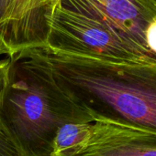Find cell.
Instances as JSON below:
<instances>
[{
    "mask_svg": "<svg viewBox=\"0 0 156 156\" xmlns=\"http://www.w3.org/2000/svg\"><path fill=\"white\" fill-rule=\"evenodd\" d=\"M77 105L156 133V58L102 59L47 46L21 51Z\"/></svg>",
    "mask_w": 156,
    "mask_h": 156,
    "instance_id": "obj_1",
    "label": "cell"
},
{
    "mask_svg": "<svg viewBox=\"0 0 156 156\" xmlns=\"http://www.w3.org/2000/svg\"><path fill=\"white\" fill-rule=\"evenodd\" d=\"M55 1H56V3H57V4H58V0H55Z\"/></svg>",
    "mask_w": 156,
    "mask_h": 156,
    "instance_id": "obj_10",
    "label": "cell"
},
{
    "mask_svg": "<svg viewBox=\"0 0 156 156\" xmlns=\"http://www.w3.org/2000/svg\"><path fill=\"white\" fill-rule=\"evenodd\" d=\"M93 121V119H92ZM69 122L56 133L51 156H69L87 135L91 122Z\"/></svg>",
    "mask_w": 156,
    "mask_h": 156,
    "instance_id": "obj_6",
    "label": "cell"
},
{
    "mask_svg": "<svg viewBox=\"0 0 156 156\" xmlns=\"http://www.w3.org/2000/svg\"><path fill=\"white\" fill-rule=\"evenodd\" d=\"M46 46L69 54L102 59L154 57L108 26L59 6L53 11Z\"/></svg>",
    "mask_w": 156,
    "mask_h": 156,
    "instance_id": "obj_3",
    "label": "cell"
},
{
    "mask_svg": "<svg viewBox=\"0 0 156 156\" xmlns=\"http://www.w3.org/2000/svg\"><path fill=\"white\" fill-rule=\"evenodd\" d=\"M1 57H4V58H6V57H9V53H8V51L6 50V48H5V46L3 45V43L0 41V58ZM1 59V58H0Z\"/></svg>",
    "mask_w": 156,
    "mask_h": 156,
    "instance_id": "obj_9",
    "label": "cell"
},
{
    "mask_svg": "<svg viewBox=\"0 0 156 156\" xmlns=\"http://www.w3.org/2000/svg\"><path fill=\"white\" fill-rule=\"evenodd\" d=\"M56 6L55 0H0V41L9 57L47 45Z\"/></svg>",
    "mask_w": 156,
    "mask_h": 156,
    "instance_id": "obj_4",
    "label": "cell"
},
{
    "mask_svg": "<svg viewBox=\"0 0 156 156\" xmlns=\"http://www.w3.org/2000/svg\"><path fill=\"white\" fill-rule=\"evenodd\" d=\"M86 138L69 156H156V133L95 113Z\"/></svg>",
    "mask_w": 156,
    "mask_h": 156,
    "instance_id": "obj_5",
    "label": "cell"
},
{
    "mask_svg": "<svg viewBox=\"0 0 156 156\" xmlns=\"http://www.w3.org/2000/svg\"><path fill=\"white\" fill-rule=\"evenodd\" d=\"M145 38L149 51L154 58H156V17L152 19V21L148 25L145 33Z\"/></svg>",
    "mask_w": 156,
    "mask_h": 156,
    "instance_id": "obj_8",
    "label": "cell"
},
{
    "mask_svg": "<svg viewBox=\"0 0 156 156\" xmlns=\"http://www.w3.org/2000/svg\"><path fill=\"white\" fill-rule=\"evenodd\" d=\"M9 58L0 117L22 156H51L57 131L69 122H90L48 72L22 53Z\"/></svg>",
    "mask_w": 156,
    "mask_h": 156,
    "instance_id": "obj_2",
    "label": "cell"
},
{
    "mask_svg": "<svg viewBox=\"0 0 156 156\" xmlns=\"http://www.w3.org/2000/svg\"><path fill=\"white\" fill-rule=\"evenodd\" d=\"M9 67V58L6 57L0 59V107L5 93L7 73ZM0 156H22L15 142L6 129L0 117Z\"/></svg>",
    "mask_w": 156,
    "mask_h": 156,
    "instance_id": "obj_7",
    "label": "cell"
}]
</instances>
